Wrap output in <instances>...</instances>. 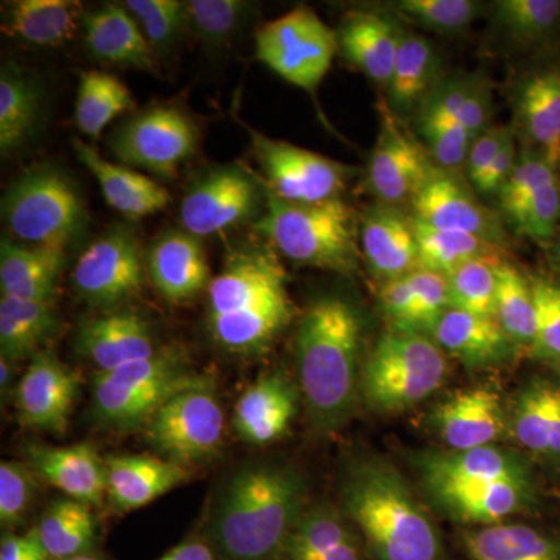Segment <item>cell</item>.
<instances>
[{
	"instance_id": "1",
	"label": "cell",
	"mask_w": 560,
	"mask_h": 560,
	"mask_svg": "<svg viewBox=\"0 0 560 560\" xmlns=\"http://www.w3.org/2000/svg\"><path fill=\"white\" fill-rule=\"evenodd\" d=\"M363 324L352 302L335 294L312 302L296 334L302 397L313 425L334 431L352 416L361 381Z\"/></svg>"
},
{
	"instance_id": "2",
	"label": "cell",
	"mask_w": 560,
	"mask_h": 560,
	"mask_svg": "<svg viewBox=\"0 0 560 560\" xmlns=\"http://www.w3.org/2000/svg\"><path fill=\"white\" fill-rule=\"evenodd\" d=\"M293 318L287 276L264 249L232 250L208 289V329L220 349L241 357L265 352Z\"/></svg>"
},
{
	"instance_id": "3",
	"label": "cell",
	"mask_w": 560,
	"mask_h": 560,
	"mask_svg": "<svg viewBox=\"0 0 560 560\" xmlns=\"http://www.w3.org/2000/svg\"><path fill=\"white\" fill-rule=\"evenodd\" d=\"M342 510L377 560H442L440 529L388 460L361 459L342 481Z\"/></svg>"
},
{
	"instance_id": "4",
	"label": "cell",
	"mask_w": 560,
	"mask_h": 560,
	"mask_svg": "<svg viewBox=\"0 0 560 560\" xmlns=\"http://www.w3.org/2000/svg\"><path fill=\"white\" fill-rule=\"evenodd\" d=\"M301 506L302 485L293 470L271 466L241 470L210 515V547L223 560L276 559L285 551Z\"/></svg>"
},
{
	"instance_id": "5",
	"label": "cell",
	"mask_w": 560,
	"mask_h": 560,
	"mask_svg": "<svg viewBox=\"0 0 560 560\" xmlns=\"http://www.w3.org/2000/svg\"><path fill=\"white\" fill-rule=\"evenodd\" d=\"M254 228L291 261L340 275L357 270L360 220L342 198L302 205L268 194Z\"/></svg>"
},
{
	"instance_id": "6",
	"label": "cell",
	"mask_w": 560,
	"mask_h": 560,
	"mask_svg": "<svg viewBox=\"0 0 560 560\" xmlns=\"http://www.w3.org/2000/svg\"><path fill=\"white\" fill-rule=\"evenodd\" d=\"M208 382L191 368L179 346L161 348L153 357L97 372L92 378V411L95 419L114 430L145 427L165 401Z\"/></svg>"
},
{
	"instance_id": "7",
	"label": "cell",
	"mask_w": 560,
	"mask_h": 560,
	"mask_svg": "<svg viewBox=\"0 0 560 560\" xmlns=\"http://www.w3.org/2000/svg\"><path fill=\"white\" fill-rule=\"evenodd\" d=\"M447 374V357L436 342L419 331L394 329L364 360L360 393L372 410L394 415L429 399Z\"/></svg>"
},
{
	"instance_id": "8",
	"label": "cell",
	"mask_w": 560,
	"mask_h": 560,
	"mask_svg": "<svg viewBox=\"0 0 560 560\" xmlns=\"http://www.w3.org/2000/svg\"><path fill=\"white\" fill-rule=\"evenodd\" d=\"M2 219L10 234L25 245L66 249L83 230L86 210L68 176L38 167L7 189Z\"/></svg>"
},
{
	"instance_id": "9",
	"label": "cell",
	"mask_w": 560,
	"mask_h": 560,
	"mask_svg": "<svg viewBox=\"0 0 560 560\" xmlns=\"http://www.w3.org/2000/svg\"><path fill=\"white\" fill-rule=\"evenodd\" d=\"M340 51L338 33L301 5L261 25L256 58L276 75L315 95Z\"/></svg>"
},
{
	"instance_id": "10",
	"label": "cell",
	"mask_w": 560,
	"mask_h": 560,
	"mask_svg": "<svg viewBox=\"0 0 560 560\" xmlns=\"http://www.w3.org/2000/svg\"><path fill=\"white\" fill-rule=\"evenodd\" d=\"M147 441L165 459L197 466L215 458L224 436V412L210 382L173 396L145 425Z\"/></svg>"
},
{
	"instance_id": "11",
	"label": "cell",
	"mask_w": 560,
	"mask_h": 560,
	"mask_svg": "<svg viewBox=\"0 0 560 560\" xmlns=\"http://www.w3.org/2000/svg\"><path fill=\"white\" fill-rule=\"evenodd\" d=\"M198 143L200 131L189 114L160 105L121 125L110 139V149L125 164L162 178H175L179 165L194 156Z\"/></svg>"
},
{
	"instance_id": "12",
	"label": "cell",
	"mask_w": 560,
	"mask_h": 560,
	"mask_svg": "<svg viewBox=\"0 0 560 560\" xmlns=\"http://www.w3.org/2000/svg\"><path fill=\"white\" fill-rule=\"evenodd\" d=\"M254 158L259 162L270 194L289 202H320L341 198L352 167L285 140L249 130Z\"/></svg>"
},
{
	"instance_id": "13",
	"label": "cell",
	"mask_w": 560,
	"mask_h": 560,
	"mask_svg": "<svg viewBox=\"0 0 560 560\" xmlns=\"http://www.w3.org/2000/svg\"><path fill=\"white\" fill-rule=\"evenodd\" d=\"M73 287L94 307H114L138 296L143 289V260L138 237L116 226L91 243L77 260Z\"/></svg>"
},
{
	"instance_id": "14",
	"label": "cell",
	"mask_w": 560,
	"mask_h": 560,
	"mask_svg": "<svg viewBox=\"0 0 560 560\" xmlns=\"http://www.w3.org/2000/svg\"><path fill=\"white\" fill-rule=\"evenodd\" d=\"M261 205L256 178L237 165L208 171L191 184L180 205L184 231L195 237H210L253 219Z\"/></svg>"
},
{
	"instance_id": "15",
	"label": "cell",
	"mask_w": 560,
	"mask_h": 560,
	"mask_svg": "<svg viewBox=\"0 0 560 560\" xmlns=\"http://www.w3.org/2000/svg\"><path fill=\"white\" fill-rule=\"evenodd\" d=\"M422 492L431 506L460 525L490 526L529 510L536 501L533 480L423 481Z\"/></svg>"
},
{
	"instance_id": "16",
	"label": "cell",
	"mask_w": 560,
	"mask_h": 560,
	"mask_svg": "<svg viewBox=\"0 0 560 560\" xmlns=\"http://www.w3.org/2000/svg\"><path fill=\"white\" fill-rule=\"evenodd\" d=\"M378 110L381 130L371 153L368 184L382 205L411 202L436 167L425 149L397 119L388 102L383 101Z\"/></svg>"
},
{
	"instance_id": "17",
	"label": "cell",
	"mask_w": 560,
	"mask_h": 560,
	"mask_svg": "<svg viewBox=\"0 0 560 560\" xmlns=\"http://www.w3.org/2000/svg\"><path fill=\"white\" fill-rule=\"evenodd\" d=\"M412 220L440 231L464 232L503 245L499 219L452 171L436 167L412 198Z\"/></svg>"
},
{
	"instance_id": "18",
	"label": "cell",
	"mask_w": 560,
	"mask_h": 560,
	"mask_svg": "<svg viewBox=\"0 0 560 560\" xmlns=\"http://www.w3.org/2000/svg\"><path fill=\"white\" fill-rule=\"evenodd\" d=\"M79 393V377L50 352L33 355L16 389L20 420L31 429L62 434Z\"/></svg>"
},
{
	"instance_id": "19",
	"label": "cell",
	"mask_w": 560,
	"mask_h": 560,
	"mask_svg": "<svg viewBox=\"0 0 560 560\" xmlns=\"http://www.w3.org/2000/svg\"><path fill=\"white\" fill-rule=\"evenodd\" d=\"M433 425L448 451L464 452L493 445L510 423L500 394L477 386L458 390L438 405Z\"/></svg>"
},
{
	"instance_id": "20",
	"label": "cell",
	"mask_w": 560,
	"mask_h": 560,
	"mask_svg": "<svg viewBox=\"0 0 560 560\" xmlns=\"http://www.w3.org/2000/svg\"><path fill=\"white\" fill-rule=\"evenodd\" d=\"M75 346L97 372L150 359L161 349L149 320L130 311L109 312L84 320L77 330Z\"/></svg>"
},
{
	"instance_id": "21",
	"label": "cell",
	"mask_w": 560,
	"mask_h": 560,
	"mask_svg": "<svg viewBox=\"0 0 560 560\" xmlns=\"http://www.w3.org/2000/svg\"><path fill=\"white\" fill-rule=\"evenodd\" d=\"M147 270L158 293L172 304H183L209 289L212 278L201 241L187 231L164 232L147 256Z\"/></svg>"
},
{
	"instance_id": "22",
	"label": "cell",
	"mask_w": 560,
	"mask_h": 560,
	"mask_svg": "<svg viewBox=\"0 0 560 560\" xmlns=\"http://www.w3.org/2000/svg\"><path fill=\"white\" fill-rule=\"evenodd\" d=\"M360 248L383 282L419 270L415 221L394 206L378 205L360 217Z\"/></svg>"
},
{
	"instance_id": "23",
	"label": "cell",
	"mask_w": 560,
	"mask_h": 560,
	"mask_svg": "<svg viewBox=\"0 0 560 560\" xmlns=\"http://www.w3.org/2000/svg\"><path fill=\"white\" fill-rule=\"evenodd\" d=\"M515 113L530 150L560 165V62L530 70L515 92Z\"/></svg>"
},
{
	"instance_id": "24",
	"label": "cell",
	"mask_w": 560,
	"mask_h": 560,
	"mask_svg": "<svg viewBox=\"0 0 560 560\" xmlns=\"http://www.w3.org/2000/svg\"><path fill=\"white\" fill-rule=\"evenodd\" d=\"M296 411V386L283 372H271L242 394L232 423L241 440L270 445L289 431Z\"/></svg>"
},
{
	"instance_id": "25",
	"label": "cell",
	"mask_w": 560,
	"mask_h": 560,
	"mask_svg": "<svg viewBox=\"0 0 560 560\" xmlns=\"http://www.w3.org/2000/svg\"><path fill=\"white\" fill-rule=\"evenodd\" d=\"M108 500L117 512H132L190 480L187 467L145 455L105 458Z\"/></svg>"
},
{
	"instance_id": "26",
	"label": "cell",
	"mask_w": 560,
	"mask_h": 560,
	"mask_svg": "<svg viewBox=\"0 0 560 560\" xmlns=\"http://www.w3.org/2000/svg\"><path fill=\"white\" fill-rule=\"evenodd\" d=\"M77 158L97 179L106 202L125 219L140 220L167 208L171 194L142 173L106 161L90 143L72 139Z\"/></svg>"
},
{
	"instance_id": "27",
	"label": "cell",
	"mask_w": 560,
	"mask_h": 560,
	"mask_svg": "<svg viewBox=\"0 0 560 560\" xmlns=\"http://www.w3.org/2000/svg\"><path fill=\"white\" fill-rule=\"evenodd\" d=\"M404 32L389 18L372 11H350L337 31L342 57L385 90Z\"/></svg>"
},
{
	"instance_id": "28",
	"label": "cell",
	"mask_w": 560,
	"mask_h": 560,
	"mask_svg": "<svg viewBox=\"0 0 560 560\" xmlns=\"http://www.w3.org/2000/svg\"><path fill=\"white\" fill-rule=\"evenodd\" d=\"M431 340L469 368H488L510 359L517 346L493 316L448 308L431 327Z\"/></svg>"
},
{
	"instance_id": "29",
	"label": "cell",
	"mask_w": 560,
	"mask_h": 560,
	"mask_svg": "<svg viewBox=\"0 0 560 560\" xmlns=\"http://www.w3.org/2000/svg\"><path fill=\"white\" fill-rule=\"evenodd\" d=\"M33 467L68 499L102 506L108 497L105 459L90 444L72 447H31Z\"/></svg>"
},
{
	"instance_id": "30",
	"label": "cell",
	"mask_w": 560,
	"mask_h": 560,
	"mask_svg": "<svg viewBox=\"0 0 560 560\" xmlns=\"http://www.w3.org/2000/svg\"><path fill=\"white\" fill-rule=\"evenodd\" d=\"M84 44L95 60L156 72L151 50L138 22L124 5H103L83 16Z\"/></svg>"
},
{
	"instance_id": "31",
	"label": "cell",
	"mask_w": 560,
	"mask_h": 560,
	"mask_svg": "<svg viewBox=\"0 0 560 560\" xmlns=\"http://www.w3.org/2000/svg\"><path fill=\"white\" fill-rule=\"evenodd\" d=\"M467 90V80L442 81L420 108V132L425 138L433 161L445 171L466 164L474 143L459 121Z\"/></svg>"
},
{
	"instance_id": "32",
	"label": "cell",
	"mask_w": 560,
	"mask_h": 560,
	"mask_svg": "<svg viewBox=\"0 0 560 560\" xmlns=\"http://www.w3.org/2000/svg\"><path fill=\"white\" fill-rule=\"evenodd\" d=\"M66 249L33 246L3 238L0 245L2 296L22 301H54Z\"/></svg>"
},
{
	"instance_id": "33",
	"label": "cell",
	"mask_w": 560,
	"mask_h": 560,
	"mask_svg": "<svg viewBox=\"0 0 560 560\" xmlns=\"http://www.w3.org/2000/svg\"><path fill=\"white\" fill-rule=\"evenodd\" d=\"M441 58L425 36L404 32L388 92L389 108L410 114L425 105L440 86Z\"/></svg>"
},
{
	"instance_id": "34",
	"label": "cell",
	"mask_w": 560,
	"mask_h": 560,
	"mask_svg": "<svg viewBox=\"0 0 560 560\" xmlns=\"http://www.w3.org/2000/svg\"><path fill=\"white\" fill-rule=\"evenodd\" d=\"M283 556L289 560H363L359 537L329 508H316L301 515Z\"/></svg>"
},
{
	"instance_id": "35",
	"label": "cell",
	"mask_w": 560,
	"mask_h": 560,
	"mask_svg": "<svg viewBox=\"0 0 560 560\" xmlns=\"http://www.w3.org/2000/svg\"><path fill=\"white\" fill-rule=\"evenodd\" d=\"M81 3L72 0H21L11 3L3 31L39 47H58L79 31Z\"/></svg>"
},
{
	"instance_id": "36",
	"label": "cell",
	"mask_w": 560,
	"mask_h": 560,
	"mask_svg": "<svg viewBox=\"0 0 560 560\" xmlns=\"http://www.w3.org/2000/svg\"><path fill=\"white\" fill-rule=\"evenodd\" d=\"M470 560H560V541L517 523H497L464 534Z\"/></svg>"
},
{
	"instance_id": "37",
	"label": "cell",
	"mask_w": 560,
	"mask_h": 560,
	"mask_svg": "<svg viewBox=\"0 0 560 560\" xmlns=\"http://www.w3.org/2000/svg\"><path fill=\"white\" fill-rule=\"evenodd\" d=\"M58 331L54 302L0 300V349L2 357L20 361L40 352V345Z\"/></svg>"
},
{
	"instance_id": "38",
	"label": "cell",
	"mask_w": 560,
	"mask_h": 560,
	"mask_svg": "<svg viewBox=\"0 0 560 560\" xmlns=\"http://www.w3.org/2000/svg\"><path fill=\"white\" fill-rule=\"evenodd\" d=\"M40 547L50 560L86 555L95 537L90 504L65 499L51 503L35 529Z\"/></svg>"
},
{
	"instance_id": "39",
	"label": "cell",
	"mask_w": 560,
	"mask_h": 560,
	"mask_svg": "<svg viewBox=\"0 0 560 560\" xmlns=\"http://www.w3.org/2000/svg\"><path fill=\"white\" fill-rule=\"evenodd\" d=\"M39 117L40 94L35 81L20 68H3L0 75V150L3 156L32 138Z\"/></svg>"
},
{
	"instance_id": "40",
	"label": "cell",
	"mask_w": 560,
	"mask_h": 560,
	"mask_svg": "<svg viewBox=\"0 0 560 560\" xmlns=\"http://www.w3.org/2000/svg\"><path fill=\"white\" fill-rule=\"evenodd\" d=\"M415 230L418 238L419 270L448 276L471 260H503V245L488 238L464 232L434 230L418 221H415Z\"/></svg>"
},
{
	"instance_id": "41",
	"label": "cell",
	"mask_w": 560,
	"mask_h": 560,
	"mask_svg": "<svg viewBox=\"0 0 560 560\" xmlns=\"http://www.w3.org/2000/svg\"><path fill=\"white\" fill-rule=\"evenodd\" d=\"M135 106L130 90L117 77L101 70H88L80 75L75 102V125L91 139L101 138L103 130L121 114Z\"/></svg>"
},
{
	"instance_id": "42",
	"label": "cell",
	"mask_w": 560,
	"mask_h": 560,
	"mask_svg": "<svg viewBox=\"0 0 560 560\" xmlns=\"http://www.w3.org/2000/svg\"><path fill=\"white\" fill-rule=\"evenodd\" d=\"M495 319L517 348L530 353L537 330L533 283L508 261L499 265Z\"/></svg>"
},
{
	"instance_id": "43",
	"label": "cell",
	"mask_w": 560,
	"mask_h": 560,
	"mask_svg": "<svg viewBox=\"0 0 560 560\" xmlns=\"http://www.w3.org/2000/svg\"><path fill=\"white\" fill-rule=\"evenodd\" d=\"M493 11L508 38L528 49L547 46L560 32V0H499Z\"/></svg>"
},
{
	"instance_id": "44",
	"label": "cell",
	"mask_w": 560,
	"mask_h": 560,
	"mask_svg": "<svg viewBox=\"0 0 560 560\" xmlns=\"http://www.w3.org/2000/svg\"><path fill=\"white\" fill-rule=\"evenodd\" d=\"M556 385L548 381L530 383L518 394L510 416V429L522 447L548 458L552 393Z\"/></svg>"
},
{
	"instance_id": "45",
	"label": "cell",
	"mask_w": 560,
	"mask_h": 560,
	"mask_svg": "<svg viewBox=\"0 0 560 560\" xmlns=\"http://www.w3.org/2000/svg\"><path fill=\"white\" fill-rule=\"evenodd\" d=\"M503 260L477 259L447 276L451 308L495 318L499 265Z\"/></svg>"
},
{
	"instance_id": "46",
	"label": "cell",
	"mask_w": 560,
	"mask_h": 560,
	"mask_svg": "<svg viewBox=\"0 0 560 560\" xmlns=\"http://www.w3.org/2000/svg\"><path fill=\"white\" fill-rule=\"evenodd\" d=\"M124 7L153 51H167L189 27L186 3L176 0H127Z\"/></svg>"
},
{
	"instance_id": "47",
	"label": "cell",
	"mask_w": 560,
	"mask_h": 560,
	"mask_svg": "<svg viewBox=\"0 0 560 560\" xmlns=\"http://www.w3.org/2000/svg\"><path fill=\"white\" fill-rule=\"evenodd\" d=\"M186 9L195 35L208 46H221L242 27L250 5L242 0H191Z\"/></svg>"
},
{
	"instance_id": "48",
	"label": "cell",
	"mask_w": 560,
	"mask_h": 560,
	"mask_svg": "<svg viewBox=\"0 0 560 560\" xmlns=\"http://www.w3.org/2000/svg\"><path fill=\"white\" fill-rule=\"evenodd\" d=\"M537 330L530 355L560 372V282L533 278Z\"/></svg>"
},
{
	"instance_id": "49",
	"label": "cell",
	"mask_w": 560,
	"mask_h": 560,
	"mask_svg": "<svg viewBox=\"0 0 560 560\" xmlns=\"http://www.w3.org/2000/svg\"><path fill=\"white\" fill-rule=\"evenodd\" d=\"M518 234L537 242H550L560 230V178L541 187L518 208L508 213Z\"/></svg>"
},
{
	"instance_id": "50",
	"label": "cell",
	"mask_w": 560,
	"mask_h": 560,
	"mask_svg": "<svg viewBox=\"0 0 560 560\" xmlns=\"http://www.w3.org/2000/svg\"><path fill=\"white\" fill-rule=\"evenodd\" d=\"M480 7L474 0H401L396 9L429 31L458 33L477 20Z\"/></svg>"
},
{
	"instance_id": "51",
	"label": "cell",
	"mask_w": 560,
	"mask_h": 560,
	"mask_svg": "<svg viewBox=\"0 0 560 560\" xmlns=\"http://www.w3.org/2000/svg\"><path fill=\"white\" fill-rule=\"evenodd\" d=\"M558 168L552 167L550 162L544 160L534 150H526L518 158L514 172L511 173L504 186L501 187L499 198L500 209L504 215L528 200L530 195L536 194L541 187L547 186L552 179L558 178Z\"/></svg>"
},
{
	"instance_id": "52",
	"label": "cell",
	"mask_w": 560,
	"mask_h": 560,
	"mask_svg": "<svg viewBox=\"0 0 560 560\" xmlns=\"http://www.w3.org/2000/svg\"><path fill=\"white\" fill-rule=\"evenodd\" d=\"M36 482L31 467L20 460L0 464V522L11 526L24 521L35 499Z\"/></svg>"
},
{
	"instance_id": "53",
	"label": "cell",
	"mask_w": 560,
	"mask_h": 560,
	"mask_svg": "<svg viewBox=\"0 0 560 560\" xmlns=\"http://www.w3.org/2000/svg\"><path fill=\"white\" fill-rule=\"evenodd\" d=\"M408 278L415 293V331H430L438 319L451 308L447 276L416 270Z\"/></svg>"
},
{
	"instance_id": "54",
	"label": "cell",
	"mask_w": 560,
	"mask_h": 560,
	"mask_svg": "<svg viewBox=\"0 0 560 560\" xmlns=\"http://www.w3.org/2000/svg\"><path fill=\"white\" fill-rule=\"evenodd\" d=\"M511 131V128L490 127L471 143L469 154H467L466 167L471 187L475 190H478V187L481 186Z\"/></svg>"
},
{
	"instance_id": "55",
	"label": "cell",
	"mask_w": 560,
	"mask_h": 560,
	"mask_svg": "<svg viewBox=\"0 0 560 560\" xmlns=\"http://www.w3.org/2000/svg\"><path fill=\"white\" fill-rule=\"evenodd\" d=\"M381 302L394 329L415 331V293L408 275L383 282Z\"/></svg>"
},
{
	"instance_id": "56",
	"label": "cell",
	"mask_w": 560,
	"mask_h": 560,
	"mask_svg": "<svg viewBox=\"0 0 560 560\" xmlns=\"http://www.w3.org/2000/svg\"><path fill=\"white\" fill-rule=\"evenodd\" d=\"M490 92L481 80H469L466 101L459 113V121L470 136L471 142L488 130L490 117Z\"/></svg>"
},
{
	"instance_id": "57",
	"label": "cell",
	"mask_w": 560,
	"mask_h": 560,
	"mask_svg": "<svg viewBox=\"0 0 560 560\" xmlns=\"http://www.w3.org/2000/svg\"><path fill=\"white\" fill-rule=\"evenodd\" d=\"M517 143H515L514 131L504 140L501 147L499 156L493 161L492 167L482 180L481 186L478 187V194L481 195H497L501 187L504 186L511 173L514 172L515 165L518 162Z\"/></svg>"
},
{
	"instance_id": "58",
	"label": "cell",
	"mask_w": 560,
	"mask_h": 560,
	"mask_svg": "<svg viewBox=\"0 0 560 560\" xmlns=\"http://www.w3.org/2000/svg\"><path fill=\"white\" fill-rule=\"evenodd\" d=\"M160 560H215V551L201 540H189L173 548Z\"/></svg>"
},
{
	"instance_id": "59",
	"label": "cell",
	"mask_w": 560,
	"mask_h": 560,
	"mask_svg": "<svg viewBox=\"0 0 560 560\" xmlns=\"http://www.w3.org/2000/svg\"><path fill=\"white\" fill-rule=\"evenodd\" d=\"M35 534L27 536H7L0 545V560H22L31 551Z\"/></svg>"
},
{
	"instance_id": "60",
	"label": "cell",
	"mask_w": 560,
	"mask_h": 560,
	"mask_svg": "<svg viewBox=\"0 0 560 560\" xmlns=\"http://www.w3.org/2000/svg\"><path fill=\"white\" fill-rule=\"evenodd\" d=\"M548 459L560 463V386L556 385L552 393L551 427H550V452Z\"/></svg>"
},
{
	"instance_id": "61",
	"label": "cell",
	"mask_w": 560,
	"mask_h": 560,
	"mask_svg": "<svg viewBox=\"0 0 560 560\" xmlns=\"http://www.w3.org/2000/svg\"><path fill=\"white\" fill-rule=\"evenodd\" d=\"M11 363H13V361L5 359V357L0 359V385H2V389H5V386L10 385L11 374H13Z\"/></svg>"
},
{
	"instance_id": "62",
	"label": "cell",
	"mask_w": 560,
	"mask_h": 560,
	"mask_svg": "<svg viewBox=\"0 0 560 560\" xmlns=\"http://www.w3.org/2000/svg\"><path fill=\"white\" fill-rule=\"evenodd\" d=\"M555 267H556V271H558V275L560 278V230L558 232V235H556Z\"/></svg>"
},
{
	"instance_id": "63",
	"label": "cell",
	"mask_w": 560,
	"mask_h": 560,
	"mask_svg": "<svg viewBox=\"0 0 560 560\" xmlns=\"http://www.w3.org/2000/svg\"><path fill=\"white\" fill-rule=\"evenodd\" d=\"M66 560H101V559L94 558V556H90V555H80V556H75V558H70V559H66Z\"/></svg>"
}]
</instances>
